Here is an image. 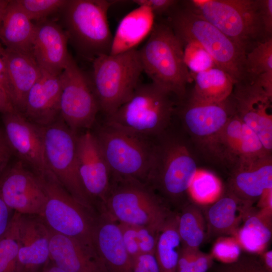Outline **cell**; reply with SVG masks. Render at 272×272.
Masks as SVG:
<instances>
[{
	"mask_svg": "<svg viewBox=\"0 0 272 272\" xmlns=\"http://www.w3.org/2000/svg\"><path fill=\"white\" fill-rule=\"evenodd\" d=\"M170 126L154 139V163L147 184L177 211L189 201L188 189L197 167L188 145Z\"/></svg>",
	"mask_w": 272,
	"mask_h": 272,
	"instance_id": "obj_1",
	"label": "cell"
},
{
	"mask_svg": "<svg viewBox=\"0 0 272 272\" xmlns=\"http://www.w3.org/2000/svg\"><path fill=\"white\" fill-rule=\"evenodd\" d=\"M170 26L182 44L193 43L202 47L217 66L225 71L234 85L248 80L246 51L219 29L183 4L168 16Z\"/></svg>",
	"mask_w": 272,
	"mask_h": 272,
	"instance_id": "obj_2",
	"label": "cell"
},
{
	"mask_svg": "<svg viewBox=\"0 0 272 272\" xmlns=\"http://www.w3.org/2000/svg\"><path fill=\"white\" fill-rule=\"evenodd\" d=\"M139 52L143 72L152 83L179 101L187 97L192 76L184 61L182 44L166 21L154 23Z\"/></svg>",
	"mask_w": 272,
	"mask_h": 272,
	"instance_id": "obj_3",
	"label": "cell"
},
{
	"mask_svg": "<svg viewBox=\"0 0 272 272\" xmlns=\"http://www.w3.org/2000/svg\"><path fill=\"white\" fill-rule=\"evenodd\" d=\"M173 211L148 184L114 177L98 210L117 223L149 227L158 231Z\"/></svg>",
	"mask_w": 272,
	"mask_h": 272,
	"instance_id": "obj_4",
	"label": "cell"
},
{
	"mask_svg": "<svg viewBox=\"0 0 272 272\" xmlns=\"http://www.w3.org/2000/svg\"><path fill=\"white\" fill-rule=\"evenodd\" d=\"M174 96L153 83L141 84L130 97L104 122L154 139L170 126L175 111Z\"/></svg>",
	"mask_w": 272,
	"mask_h": 272,
	"instance_id": "obj_5",
	"label": "cell"
},
{
	"mask_svg": "<svg viewBox=\"0 0 272 272\" xmlns=\"http://www.w3.org/2000/svg\"><path fill=\"white\" fill-rule=\"evenodd\" d=\"M106 0H67L60 12L69 41L82 56L92 61L110 53L113 35L108 12L114 3Z\"/></svg>",
	"mask_w": 272,
	"mask_h": 272,
	"instance_id": "obj_6",
	"label": "cell"
},
{
	"mask_svg": "<svg viewBox=\"0 0 272 272\" xmlns=\"http://www.w3.org/2000/svg\"><path fill=\"white\" fill-rule=\"evenodd\" d=\"M183 4L219 29L246 54L267 39L260 0H191Z\"/></svg>",
	"mask_w": 272,
	"mask_h": 272,
	"instance_id": "obj_7",
	"label": "cell"
},
{
	"mask_svg": "<svg viewBox=\"0 0 272 272\" xmlns=\"http://www.w3.org/2000/svg\"><path fill=\"white\" fill-rule=\"evenodd\" d=\"M92 63L91 84L100 111L106 117L127 101L140 84L143 70L139 50L102 55Z\"/></svg>",
	"mask_w": 272,
	"mask_h": 272,
	"instance_id": "obj_8",
	"label": "cell"
},
{
	"mask_svg": "<svg viewBox=\"0 0 272 272\" xmlns=\"http://www.w3.org/2000/svg\"><path fill=\"white\" fill-rule=\"evenodd\" d=\"M94 133L112 177L147 184L152 169L154 139L139 135L104 122Z\"/></svg>",
	"mask_w": 272,
	"mask_h": 272,
	"instance_id": "obj_9",
	"label": "cell"
},
{
	"mask_svg": "<svg viewBox=\"0 0 272 272\" xmlns=\"http://www.w3.org/2000/svg\"><path fill=\"white\" fill-rule=\"evenodd\" d=\"M46 196L40 217L52 231L73 238L95 251L93 233L97 213L86 208L75 199L48 170L37 174Z\"/></svg>",
	"mask_w": 272,
	"mask_h": 272,
	"instance_id": "obj_10",
	"label": "cell"
},
{
	"mask_svg": "<svg viewBox=\"0 0 272 272\" xmlns=\"http://www.w3.org/2000/svg\"><path fill=\"white\" fill-rule=\"evenodd\" d=\"M42 128L47 170L79 203L90 211L97 212L84 189L78 174V133L71 129L60 117Z\"/></svg>",
	"mask_w": 272,
	"mask_h": 272,
	"instance_id": "obj_11",
	"label": "cell"
},
{
	"mask_svg": "<svg viewBox=\"0 0 272 272\" xmlns=\"http://www.w3.org/2000/svg\"><path fill=\"white\" fill-rule=\"evenodd\" d=\"M60 116L73 131L90 129L95 124L99 106L90 79L71 55L60 75Z\"/></svg>",
	"mask_w": 272,
	"mask_h": 272,
	"instance_id": "obj_12",
	"label": "cell"
},
{
	"mask_svg": "<svg viewBox=\"0 0 272 272\" xmlns=\"http://www.w3.org/2000/svg\"><path fill=\"white\" fill-rule=\"evenodd\" d=\"M185 98L187 99L179 101L183 104L178 110L183 125L197 144L214 157L218 138L235 113L231 96L220 103L200 102Z\"/></svg>",
	"mask_w": 272,
	"mask_h": 272,
	"instance_id": "obj_13",
	"label": "cell"
},
{
	"mask_svg": "<svg viewBox=\"0 0 272 272\" xmlns=\"http://www.w3.org/2000/svg\"><path fill=\"white\" fill-rule=\"evenodd\" d=\"M235 113L257 135L265 151L272 152V97L254 80L234 85L231 95Z\"/></svg>",
	"mask_w": 272,
	"mask_h": 272,
	"instance_id": "obj_14",
	"label": "cell"
},
{
	"mask_svg": "<svg viewBox=\"0 0 272 272\" xmlns=\"http://www.w3.org/2000/svg\"><path fill=\"white\" fill-rule=\"evenodd\" d=\"M0 194L14 212L24 215L41 217L46 196L37 174L18 162L0 176Z\"/></svg>",
	"mask_w": 272,
	"mask_h": 272,
	"instance_id": "obj_15",
	"label": "cell"
},
{
	"mask_svg": "<svg viewBox=\"0 0 272 272\" xmlns=\"http://www.w3.org/2000/svg\"><path fill=\"white\" fill-rule=\"evenodd\" d=\"M77 163L82 185L97 211L109 190L112 176L96 138L90 129L78 134Z\"/></svg>",
	"mask_w": 272,
	"mask_h": 272,
	"instance_id": "obj_16",
	"label": "cell"
},
{
	"mask_svg": "<svg viewBox=\"0 0 272 272\" xmlns=\"http://www.w3.org/2000/svg\"><path fill=\"white\" fill-rule=\"evenodd\" d=\"M3 120L4 137L12 152L36 174L47 170L42 126L31 122L16 110L3 114Z\"/></svg>",
	"mask_w": 272,
	"mask_h": 272,
	"instance_id": "obj_17",
	"label": "cell"
},
{
	"mask_svg": "<svg viewBox=\"0 0 272 272\" xmlns=\"http://www.w3.org/2000/svg\"><path fill=\"white\" fill-rule=\"evenodd\" d=\"M271 188V155L241 161L232 166L227 190L246 210L251 209L262 194Z\"/></svg>",
	"mask_w": 272,
	"mask_h": 272,
	"instance_id": "obj_18",
	"label": "cell"
},
{
	"mask_svg": "<svg viewBox=\"0 0 272 272\" xmlns=\"http://www.w3.org/2000/svg\"><path fill=\"white\" fill-rule=\"evenodd\" d=\"M16 272H41L50 261L49 229L40 216L20 214Z\"/></svg>",
	"mask_w": 272,
	"mask_h": 272,
	"instance_id": "obj_19",
	"label": "cell"
},
{
	"mask_svg": "<svg viewBox=\"0 0 272 272\" xmlns=\"http://www.w3.org/2000/svg\"><path fill=\"white\" fill-rule=\"evenodd\" d=\"M93 241L104 272H133L118 223L104 212L96 217Z\"/></svg>",
	"mask_w": 272,
	"mask_h": 272,
	"instance_id": "obj_20",
	"label": "cell"
},
{
	"mask_svg": "<svg viewBox=\"0 0 272 272\" xmlns=\"http://www.w3.org/2000/svg\"><path fill=\"white\" fill-rule=\"evenodd\" d=\"M268 153L256 133L235 113L218 138L214 157L233 166Z\"/></svg>",
	"mask_w": 272,
	"mask_h": 272,
	"instance_id": "obj_21",
	"label": "cell"
},
{
	"mask_svg": "<svg viewBox=\"0 0 272 272\" xmlns=\"http://www.w3.org/2000/svg\"><path fill=\"white\" fill-rule=\"evenodd\" d=\"M35 26L32 54L35 60L44 71L60 75L71 56L65 32L60 25L48 19L35 23Z\"/></svg>",
	"mask_w": 272,
	"mask_h": 272,
	"instance_id": "obj_22",
	"label": "cell"
},
{
	"mask_svg": "<svg viewBox=\"0 0 272 272\" xmlns=\"http://www.w3.org/2000/svg\"><path fill=\"white\" fill-rule=\"evenodd\" d=\"M60 75H53L42 70L41 76L27 95L22 113L31 122L44 126L60 117Z\"/></svg>",
	"mask_w": 272,
	"mask_h": 272,
	"instance_id": "obj_23",
	"label": "cell"
},
{
	"mask_svg": "<svg viewBox=\"0 0 272 272\" xmlns=\"http://www.w3.org/2000/svg\"><path fill=\"white\" fill-rule=\"evenodd\" d=\"M4 59L10 98L15 109L22 114L27 95L41 76L42 69L31 52L5 48Z\"/></svg>",
	"mask_w": 272,
	"mask_h": 272,
	"instance_id": "obj_24",
	"label": "cell"
},
{
	"mask_svg": "<svg viewBox=\"0 0 272 272\" xmlns=\"http://www.w3.org/2000/svg\"><path fill=\"white\" fill-rule=\"evenodd\" d=\"M49 250L50 260L66 272H104L96 251L50 229Z\"/></svg>",
	"mask_w": 272,
	"mask_h": 272,
	"instance_id": "obj_25",
	"label": "cell"
},
{
	"mask_svg": "<svg viewBox=\"0 0 272 272\" xmlns=\"http://www.w3.org/2000/svg\"><path fill=\"white\" fill-rule=\"evenodd\" d=\"M206 239L233 236L249 210L230 192L226 191L203 210Z\"/></svg>",
	"mask_w": 272,
	"mask_h": 272,
	"instance_id": "obj_26",
	"label": "cell"
},
{
	"mask_svg": "<svg viewBox=\"0 0 272 272\" xmlns=\"http://www.w3.org/2000/svg\"><path fill=\"white\" fill-rule=\"evenodd\" d=\"M35 29L16 0H10L0 23L1 44L8 50L32 53Z\"/></svg>",
	"mask_w": 272,
	"mask_h": 272,
	"instance_id": "obj_27",
	"label": "cell"
},
{
	"mask_svg": "<svg viewBox=\"0 0 272 272\" xmlns=\"http://www.w3.org/2000/svg\"><path fill=\"white\" fill-rule=\"evenodd\" d=\"M155 17L151 10L144 6H138L125 15L113 36L110 54L115 55L135 49L150 35Z\"/></svg>",
	"mask_w": 272,
	"mask_h": 272,
	"instance_id": "obj_28",
	"label": "cell"
},
{
	"mask_svg": "<svg viewBox=\"0 0 272 272\" xmlns=\"http://www.w3.org/2000/svg\"><path fill=\"white\" fill-rule=\"evenodd\" d=\"M243 224L233 235L242 249L251 254H260L271 237L272 212L252 207L243 220Z\"/></svg>",
	"mask_w": 272,
	"mask_h": 272,
	"instance_id": "obj_29",
	"label": "cell"
},
{
	"mask_svg": "<svg viewBox=\"0 0 272 272\" xmlns=\"http://www.w3.org/2000/svg\"><path fill=\"white\" fill-rule=\"evenodd\" d=\"M194 86L190 99L205 103H220L228 99L234 87L232 78L215 66L193 74Z\"/></svg>",
	"mask_w": 272,
	"mask_h": 272,
	"instance_id": "obj_30",
	"label": "cell"
},
{
	"mask_svg": "<svg viewBox=\"0 0 272 272\" xmlns=\"http://www.w3.org/2000/svg\"><path fill=\"white\" fill-rule=\"evenodd\" d=\"M176 212L177 230L181 247L199 250L207 237L202 209L198 203L188 201Z\"/></svg>",
	"mask_w": 272,
	"mask_h": 272,
	"instance_id": "obj_31",
	"label": "cell"
},
{
	"mask_svg": "<svg viewBox=\"0 0 272 272\" xmlns=\"http://www.w3.org/2000/svg\"><path fill=\"white\" fill-rule=\"evenodd\" d=\"M181 247L177 212L174 211L162 227L156 244L154 254L160 272H176Z\"/></svg>",
	"mask_w": 272,
	"mask_h": 272,
	"instance_id": "obj_32",
	"label": "cell"
},
{
	"mask_svg": "<svg viewBox=\"0 0 272 272\" xmlns=\"http://www.w3.org/2000/svg\"><path fill=\"white\" fill-rule=\"evenodd\" d=\"M249 80L272 77V37L259 42L246 55Z\"/></svg>",
	"mask_w": 272,
	"mask_h": 272,
	"instance_id": "obj_33",
	"label": "cell"
},
{
	"mask_svg": "<svg viewBox=\"0 0 272 272\" xmlns=\"http://www.w3.org/2000/svg\"><path fill=\"white\" fill-rule=\"evenodd\" d=\"M222 184L213 173L197 170L188 189V195L197 203L208 204L222 194Z\"/></svg>",
	"mask_w": 272,
	"mask_h": 272,
	"instance_id": "obj_34",
	"label": "cell"
},
{
	"mask_svg": "<svg viewBox=\"0 0 272 272\" xmlns=\"http://www.w3.org/2000/svg\"><path fill=\"white\" fill-rule=\"evenodd\" d=\"M20 214L14 212L11 225L0 238V272H16L19 247Z\"/></svg>",
	"mask_w": 272,
	"mask_h": 272,
	"instance_id": "obj_35",
	"label": "cell"
},
{
	"mask_svg": "<svg viewBox=\"0 0 272 272\" xmlns=\"http://www.w3.org/2000/svg\"><path fill=\"white\" fill-rule=\"evenodd\" d=\"M16 2L29 19L37 22L60 13L67 0H16Z\"/></svg>",
	"mask_w": 272,
	"mask_h": 272,
	"instance_id": "obj_36",
	"label": "cell"
},
{
	"mask_svg": "<svg viewBox=\"0 0 272 272\" xmlns=\"http://www.w3.org/2000/svg\"><path fill=\"white\" fill-rule=\"evenodd\" d=\"M182 45L184 61L191 74L217 66L211 56L199 45L187 43Z\"/></svg>",
	"mask_w": 272,
	"mask_h": 272,
	"instance_id": "obj_37",
	"label": "cell"
},
{
	"mask_svg": "<svg viewBox=\"0 0 272 272\" xmlns=\"http://www.w3.org/2000/svg\"><path fill=\"white\" fill-rule=\"evenodd\" d=\"M241 250L240 245L234 236H222L215 242L211 254L213 258L223 264H228L239 258Z\"/></svg>",
	"mask_w": 272,
	"mask_h": 272,
	"instance_id": "obj_38",
	"label": "cell"
},
{
	"mask_svg": "<svg viewBox=\"0 0 272 272\" xmlns=\"http://www.w3.org/2000/svg\"><path fill=\"white\" fill-rule=\"evenodd\" d=\"M216 272H268L261 263L260 259L254 255H240L239 258L231 263L222 264Z\"/></svg>",
	"mask_w": 272,
	"mask_h": 272,
	"instance_id": "obj_39",
	"label": "cell"
},
{
	"mask_svg": "<svg viewBox=\"0 0 272 272\" xmlns=\"http://www.w3.org/2000/svg\"><path fill=\"white\" fill-rule=\"evenodd\" d=\"M159 232L149 227L138 226V239L141 254L155 253Z\"/></svg>",
	"mask_w": 272,
	"mask_h": 272,
	"instance_id": "obj_40",
	"label": "cell"
},
{
	"mask_svg": "<svg viewBox=\"0 0 272 272\" xmlns=\"http://www.w3.org/2000/svg\"><path fill=\"white\" fill-rule=\"evenodd\" d=\"M118 223L124 247L132 259L141 254L138 239V226Z\"/></svg>",
	"mask_w": 272,
	"mask_h": 272,
	"instance_id": "obj_41",
	"label": "cell"
},
{
	"mask_svg": "<svg viewBox=\"0 0 272 272\" xmlns=\"http://www.w3.org/2000/svg\"><path fill=\"white\" fill-rule=\"evenodd\" d=\"M132 2L138 6L149 7L155 17L163 15L167 16L180 3L175 0H134Z\"/></svg>",
	"mask_w": 272,
	"mask_h": 272,
	"instance_id": "obj_42",
	"label": "cell"
},
{
	"mask_svg": "<svg viewBox=\"0 0 272 272\" xmlns=\"http://www.w3.org/2000/svg\"><path fill=\"white\" fill-rule=\"evenodd\" d=\"M133 272H160L154 254H140L132 259Z\"/></svg>",
	"mask_w": 272,
	"mask_h": 272,
	"instance_id": "obj_43",
	"label": "cell"
},
{
	"mask_svg": "<svg viewBox=\"0 0 272 272\" xmlns=\"http://www.w3.org/2000/svg\"><path fill=\"white\" fill-rule=\"evenodd\" d=\"M213 259L211 254L199 250L193 260L177 272H207L213 265Z\"/></svg>",
	"mask_w": 272,
	"mask_h": 272,
	"instance_id": "obj_44",
	"label": "cell"
},
{
	"mask_svg": "<svg viewBox=\"0 0 272 272\" xmlns=\"http://www.w3.org/2000/svg\"><path fill=\"white\" fill-rule=\"evenodd\" d=\"M260 12L265 35L272 37V0H260Z\"/></svg>",
	"mask_w": 272,
	"mask_h": 272,
	"instance_id": "obj_45",
	"label": "cell"
},
{
	"mask_svg": "<svg viewBox=\"0 0 272 272\" xmlns=\"http://www.w3.org/2000/svg\"><path fill=\"white\" fill-rule=\"evenodd\" d=\"M13 212L0 194V238L5 234L11 225L14 214Z\"/></svg>",
	"mask_w": 272,
	"mask_h": 272,
	"instance_id": "obj_46",
	"label": "cell"
},
{
	"mask_svg": "<svg viewBox=\"0 0 272 272\" xmlns=\"http://www.w3.org/2000/svg\"><path fill=\"white\" fill-rule=\"evenodd\" d=\"M12 152L4 135L0 138V176L7 169Z\"/></svg>",
	"mask_w": 272,
	"mask_h": 272,
	"instance_id": "obj_47",
	"label": "cell"
},
{
	"mask_svg": "<svg viewBox=\"0 0 272 272\" xmlns=\"http://www.w3.org/2000/svg\"><path fill=\"white\" fill-rule=\"evenodd\" d=\"M4 47L2 46L0 43V87L6 92L10 98V89L4 59Z\"/></svg>",
	"mask_w": 272,
	"mask_h": 272,
	"instance_id": "obj_48",
	"label": "cell"
},
{
	"mask_svg": "<svg viewBox=\"0 0 272 272\" xmlns=\"http://www.w3.org/2000/svg\"><path fill=\"white\" fill-rule=\"evenodd\" d=\"M15 109L6 92L0 87V112L4 114L12 112Z\"/></svg>",
	"mask_w": 272,
	"mask_h": 272,
	"instance_id": "obj_49",
	"label": "cell"
},
{
	"mask_svg": "<svg viewBox=\"0 0 272 272\" xmlns=\"http://www.w3.org/2000/svg\"><path fill=\"white\" fill-rule=\"evenodd\" d=\"M257 202L258 208L272 212V188L265 191Z\"/></svg>",
	"mask_w": 272,
	"mask_h": 272,
	"instance_id": "obj_50",
	"label": "cell"
},
{
	"mask_svg": "<svg viewBox=\"0 0 272 272\" xmlns=\"http://www.w3.org/2000/svg\"><path fill=\"white\" fill-rule=\"evenodd\" d=\"M260 255L263 266L268 272H272V250H265Z\"/></svg>",
	"mask_w": 272,
	"mask_h": 272,
	"instance_id": "obj_51",
	"label": "cell"
},
{
	"mask_svg": "<svg viewBox=\"0 0 272 272\" xmlns=\"http://www.w3.org/2000/svg\"><path fill=\"white\" fill-rule=\"evenodd\" d=\"M41 272H66L54 265L50 260Z\"/></svg>",
	"mask_w": 272,
	"mask_h": 272,
	"instance_id": "obj_52",
	"label": "cell"
},
{
	"mask_svg": "<svg viewBox=\"0 0 272 272\" xmlns=\"http://www.w3.org/2000/svg\"><path fill=\"white\" fill-rule=\"evenodd\" d=\"M9 2L10 0H0V23Z\"/></svg>",
	"mask_w": 272,
	"mask_h": 272,
	"instance_id": "obj_53",
	"label": "cell"
},
{
	"mask_svg": "<svg viewBox=\"0 0 272 272\" xmlns=\"http://www.w3.org/2000/svg\"><path fill=\"white\" fill-rule=\"evenodd\" d=\"M3 137V135L0 133V138Z\"/></svg>",
	"mask_w": 272,
	"mask_h": 272,
	"instance_id": "obj_54",
	"label": "cell"
}]
</instances>
